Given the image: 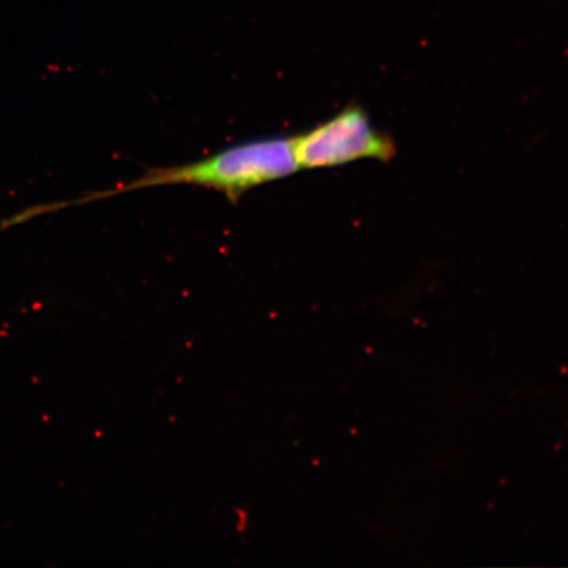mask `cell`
<instances>
[{
    "mask_svg": "<svg viewBox=\"0 0 568 568\" xmlns=\"http://www.w3.org/2000/svg\"><path fill=\"white\" fill-rule=\"evenodd\" d=\"M300 169L294 159L291 139H264L245 142L225 149L211 158L189 165L151 169L139 180L122 187L101 191L74 202L60 203L44 207L48 211L68 207L162 184H194L220 191L231 202H237L247 190L267 182L282 180Z\"/></svg>",
    "mask_w": 568,
    "mask_h": 568,
    "instance_id": "obj_1",
    "label": "cell"
},
{
    "mask_svg": "<svg viewBox=\"0 0 568 568\" xmlns=\"http://www.w3.org/2000/svg\"><path fill=\"white\" fill-rule=\"evenodd\" d=\"M291 145L300 169L332 168L362 159L388 161L396 153L393 140L375 130L358 105L346 106L328 122L291 139Z\"/></svg>",
    "mask_w": 568,
    "mask_h": 568,
    "instance_id": "obj_2",
    "label": "cell"
}]
</instances>
